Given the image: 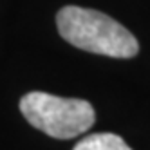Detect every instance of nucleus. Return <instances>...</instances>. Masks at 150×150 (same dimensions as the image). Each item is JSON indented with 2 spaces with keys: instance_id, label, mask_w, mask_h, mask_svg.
Segmentation results:
<instances>
[{
  "instance_id": "2",
  "label": "nucleus",
  "mask_w": 150,
  "mask_h": 150,
  "mask_svg": "<svg viewBox=\"0 0 150 150\" xmlns=\"http://www.w3.org/2000/svg\"><path fill=\"white\" fill-rule=\"evenodd\" d=\"M20 112L35 128L56 139H71L87 132L96 120L89 101L38 91L22 96Z\"/></svg>"
},
{
  "instance_id": "3",
  "label": "nucleus",
  "mask_w": 150,
  "mask_h": 150,
  "mask_svg": "<svg viewBox=\"0 0 150 150\" xmlns=\"http://www.w3.org/2000/svg\"><path fill=\"white\" fill-rule=\"evenodd\" d=\"M72 150H132L117 134L98 132L83 137L74 145Z\"/></svg>"
},
{
  "instance_id": "1",
  "label": "nucleus",
  "mask_w": 150,
  "mask_h": 150,
  "mask_svg": "<svg viewBox=\"0 0 150 150\" xmlns=\"http://www.w3.org/2000/svg\"><path fill=\"white\" fill-rule=\"evenodd\" d=\"M56 27L63 40L81 51L110 58H132L139 44L136 36L109 15L87 7L65 6L56 15Z\"/></svg>"
}]
</instances>
